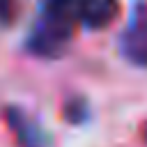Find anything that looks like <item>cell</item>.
<instances>
[{"instance_id": "6da1fadb", "label": "cell", "mask_w": 147, "mask_h": 147, "mask_svg": "<svg viewBox=\"0 0 147 147\" xmlns=\"http://www.w3.org/2000/svg\"><path fill=\"white\" fill-rule=\"evenodd\" d=\"M76 25V0H41V11L25 37V51L41 60H57L69 51Z\"/></svg>"}, {"instance_id": "3957f363", "label": "cell", "mask_w": 147, "mask_h": 147, "mask_svg": "<svg viewBox=\"0 0 147 147\" xmlns=\"http://www.w3.org/2000/svg\"><path fill=\"white\" fill-rule=\"evenodd\" d=\"M2 117L18 147H48L51 145V136L46 133V129L21 106H5Z\"/></svg>"}, {"instance_id": "8992f818", "label": "cell", "mask_w": 147, "mask_h": 147, "mask_svg": "<svg viewBox=\"0 0 147 147\" xmlns=\"http://www.w3.org/2000/svg\"><path fill=\"white\" fill-rule=\"evenodd\" d=\"M21 11V0H0V28L14 25Z\"/></svg>"}, {"instance_id": "277c9868", "label": "cell", "mask_w": 147, "mask_h": 147, "mask_svg": "<svg viewBox=\"0 0 147 147\" xmlns=\"http://www.w3.org/2000/svg\"><path fill=\"white\" fill-rule=\"evenodd\" d=\"M119 0H76L78 25L85 30H106L119 16Z\"/></svg>"}, {"instance_id": "5b68a950", "label": "cell", "mask_w": 147, "mask_h": 147, "mask_svg": "<svg viewBox=\"0 0 147 147\" xmlns=\"http://www.w3.org/2000/svg\"><path fill=\"white\" fill-rule=\"evenodd\" d=\"M62 117L69 122V124H83L87 117H90V106L83 96H71L64 101L62 106Z\"/></svg>"}, {"instance_id": "7a4b0ae2", "label": "cell", "mask_w": 147, "mask_h": 147, "mask_svg": "<svg viewBox=\"0 0 147 147\" xmlns=\"http://www.w3.org/2000/svg\"><path fill=\"white\" fill-rule=\"evenodd\" d=\"M117 48L126 62H131L133 67L147 69V2L145 0L136 2L131 21L119 34Z\"/></svg>"}]
</instances>
